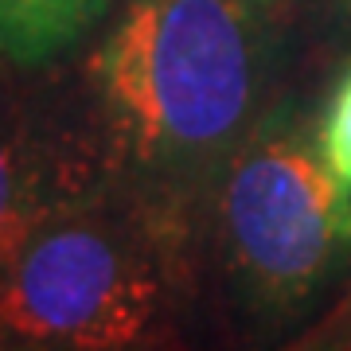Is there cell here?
I'll use <instances>...</instances> for the list:
<instances>
[{"label":"cell","instance_id":"obj_1","mask_svg":"<svg viewBox=\"0 0 351 351\" xmlns=\"http://www.w3.org/2000/svg\"><path fill=\"white\" fill-rule=\"evenodd\" d=\"M63 71L106 172L195 215L269 106L328 75L304 0H113Z\"/></svg>","mask_w":351,"mask_h":351},{"label":"cell","instance_id":"obj_2","mask_svg":"<svg viewBox=\"0 0 351 351\" xmlns=\"http://www.w3.org/2000/svg\"><path fill=\"white\" fill-rule=\"evenodd\" d=\"M304 78L215 172L195 223V351H285L351 293V188L316 141Z\"/></svg>","mask_w":351,"mask_h":351},{"label":"cell","instance_id":"obj_3","mask_svg":"<svg viewBox=\"0 0 351 351\" xmlns=\"http://www.w3.org/2000/svg\"><path fill=\"white\" fill-rule=\"evenodd\" d=\"M195 223L117 176L59 203L0 277V351H195Z\"/></svg>","mask_w":351,"mask_h":351},{"label":"cell","instance_id":"obj_4","mask_svg":"<svg viewBox=\"0 0 351 351\" xmlns=\"http://www.w3.org/2000/svg\"><path fill=\"white\" fill-rule=\"evenodd\" d=\"M101 176L110 172L63 66L0 63V277L32 226Z\"/></svg>","mask_w":351,"mask_h":351},{"label":"cell","instance_id":"obj_5","mask_svg":"<svg viewBox=\"0 0 351 351\" xmlns=\"http://www.w3.org/2000/svg\"><path fill=\"white\" fill-rule=\"evenodd\" d=\"M113 0H0V63L55 71L86 47Z\"/></svg>","mask_w":351,"mask_h":351},{"label":"cell","instance_id":"obj_6","mask_svg":"<svg viewBox=\"0 0 351 351\" xmlns=\"http://www.w3.org/2000/svg\"><path fill=\"white\" fill-rule=\"evenodd\" d=\"M316 141L332 172L351 188V55H343L324 75L320 110H316Z\"/></svg>","mask_w":351,"mask_h":351},{"label":"cell","instance_id":"obj_7","mask_svg":"<svg viewBox=\"0 0 351 351\" xmlns=\"http://www.w3.org/2000/svg\"><path fill=\"white\" fill-rule=\"evenodd\" d=\"M304 27L324 71L351 55V0H304Z\"/></svg>","mask_w":351,"mask_h":351},{"label":"cell","instance_id":"obj_8","mask_svg":"<svg viewBox=\"0 0 351 351\" xmlns=\"http://www.w3.org/2000/svg\"><path fill=\"white\" fill-rule=\"evenodd\" d=\"M343 332H351V293L324 316V320H320V324L313 328V332H308V336H343Z\"/></svg>","mask_w":351,"mask_h":351},{"label":"cell","instance_id":"obj_9","mask_svg":"<svg viewBox=\"0 0 351 351\" xmlns=\"http://www.w3.org/2000/svg\"><path fill=\"white\" fill-rule=\"evenodd\" d=\"M285 351H351V332H343V336H304Z\"/></svg>","mask_w":351,"mask_h":351}]
</instances>
